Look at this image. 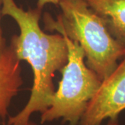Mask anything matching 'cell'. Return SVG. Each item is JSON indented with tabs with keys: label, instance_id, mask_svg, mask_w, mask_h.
I'll return each instance as SVG.
<instances>
[{
	"label": "cell",
	"instance_id": "obj_10",
	"mask_svg": "<svg viewBox=\"0 0 125 125\" xmlns=\"http://www.w3.org/2000/svg\"><path fill=\"white\" fill-rule=\"evenodd\" d=\"M22 125H38L35 122H31V121H29L27 123H25V124H24Z\"/></svg>",
	"mask_w": 125,
	"mask_h": 125
},
{
	"label": "cell",
	"instance_id": "obj_3",
	"mask_svg": "<svg viewBox=\"0 0 125 125\" xmlns=\"http://www.w3.org/2000/svg\"><path fill=\"white\" fill-rule=\"evenodd\" d=\"M62 36L67 43L68 60L60 70L62 78L58 82L52 104L41 114L42 125L59 119L70 125H79L102 82L96 72L87 66L85 54L80 45L65 35Z\"/></svg>",
	"mask_w": 125,
	"mask_h": 125
},
{
	"label": "cell",
	"instance_id": "obj_8",
	"mask_svg": "<svg viewBox=\"0 0 125 125\" xmlns=\"http://www.w3.org/2000/svg\"><path fill=\"white\" fill-rule=\"evenodd\" d=\"M58 1L59 0H38L37 7L38 9L42 10L45 5L48 4H52L58 6Z\"/></svg>",
	"mask_w": 125,
	"mask_h": 125
},
{
	"label": "cell",
	"instance_id": "obj_5",
	"mask_svg": "<svg viewBox=\"0 0 125 125\" xmlns=\"http://www.w3.org/2000/svg\"><path fill=\"white\" fill-rule=\"evenodd\" d=\"M20 62L12 45L6 46L0 57V120L8 115L11 102L23 85Z\"/></svg>",
	"mask_w": 125,
	"mask_h": 125
},
{
	"label": "cell",
	"instance_id": "obj_9",
	"mask_svg": "<svg viewBox=\"0 0 125 125\" xmlns=\"http://www.w3.org/2000/svg\"><path fill=\"white\" fill-rule=\"evenodd\" d=\"M106 125H121L119 122L117 120V119L116 120H109V121L108 122V123Z\"/></svg>",
	"mask_w": 125,
	"mask_h": 125
},
{
	"label": "cell",
	"instance_id": "obj_1",
	"mask_svg": "<svg viewBox=\"0 0 125 125\" xmlns=\"http://www.w3.org/2000/svg\"><path fill=\"white\" fill-rule=\"evenodd\" d=\"M2 16H9L17 23L20 34L12 36L10 44L18 59L27 61L33 75L31 95L22 109L9 116L7 125H22L35 113H43L50 106L55 93L54 78L68 60L65 39L61 33L49 34L40 26L42 10L24 9L14 0H2Z\"/></svg>",
	"mask_w": 125,
	"mask_h": 125
},
{
	"label": "cell",
	"instance_id": "obj_2",
	"mask_svg": "<svg viewBox=\"0 0 125 125\" xmlns=\"http://www.w3.org/2000/svg\"><path fill=\"white\" fill-rule=\"evenodd\" d=\"M61 13L56 20L46 13L45 30L56 31L78 42L85 63L102 81L109 76L125 56V46L108 31L102 18L85 0H59Z\"/></svg>",
	"mask_w": 125,
	"mask_h": 125
},
{
	"label": "cell",
	"instance_id": "obj_6",
	"mask_svg": "<svg viewBox=\"0 0 125 125\" xmlns=\"http://www.w3.org/2000/svg\"><path fill=\"white\" fill-rule=\"evenodd\" d=\"M111 36L125 46V0H85Z\"/></svg>",
	"mask_w": 125,
	"mask_h": 125
},
{
	"label": "cell",
	"instance_id": "obj_7",
	"mask_svg": "<svg viewBox=\"0 0 125 125\" xmlns=\"http://www.w3.org/2000/svg\"><path fill=\"white\" fill-rule=\"evenodd\" d=\"M2 0H0V57L1 56V54H3L4 49L6 47V40L4 38L3 36V32H2V29L1 27V18L2 16V13H1V9H2Z\"/></svg>",
	"mask_w": 125,
	"mask_h": 125
},
{
	"label": "cell",
	"instance_id": "obj_4",
	"mask_svg": "<svg viewBox=\"0 0 125 125\" xmlns=\"http://www.w3.org/2000/svg\"><path fill=\"white\" fill-rule=\"evenodd\" d=\"M125 110V56L111 74L102 81L79 125H101L106 119L116 120Z\"/></svg>",
	"mask_w": 125,
	"mask_h": 125
}]
</instances>
